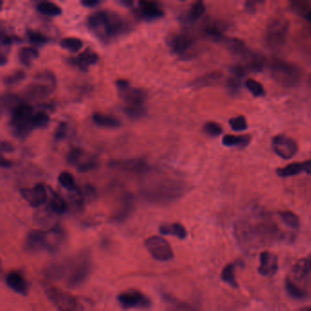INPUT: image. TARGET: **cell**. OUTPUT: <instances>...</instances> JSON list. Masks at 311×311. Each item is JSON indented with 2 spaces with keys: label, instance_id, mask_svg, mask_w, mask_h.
<instances>
[{
  "label": "cell",
  "instance_id": "1",
  "mask_svg": "<svg viewBox=\"0 0 311 311\" xmlns=\"http://www.w3.org/2000/svg\"><path fill=\"white\" fill-rule=\"evenodd\" d=\"M91 271V260L87 252L79 253L62 263L51 265L46 275L51 279L66 278L68 286L78 287L87 280Z\"/></svg>",
  "mask_w": 311,
  "mask_h": 311
},
{
  "label": "cell",
  "instance_id": "2",
  "mask_svg": "<svg viewBox=\"0 0 311 311\" xmlns=\"http://www.w3.org/2000/svg\"><path fill=\"white\" fill-rule=\"evenodd\" d=\"M88 29L103 41L120 36L130 30V25L117 13L100 10L91 14L87 19Z\"/></svg>",
  "mask_w": 311,
  "mask_h": 311
},
{
  "label": "cell",
  "instance_id": "3",
  "mask_svg": "<svg viewBox=\"0 0 311 311\" xmlns=\"http://www.w3.org/2000/svg\"><path fill=\"white\" fill-rule=\"evenodd\" d=\"M186 191L183 182L163 179L155 182L142 190L143 197L149 203L167 204L181 197Z\"/></svg>",
  "mask_w": 311,
  "mask_h": 311
},
{
  "label": "cell",
  "instance_id": "4",
  "mask_svg": "<svg viewBox=\"0 0 311 311\" xmlns=\"http://www.w3.org/2000/svg\"><path fill=\"white\" fill-rule=\"evenodd\" d=\"M64 240L65 232L59 225L50 230H33L26 238L25 249L29 252L54 253L60 249Z\"/></svg>",
  "mask_w": 311,
  "mask_h": 311
},
{
  "label": "cell",
  "instance_id": "5",
  "mask_svg": "<svg viewBox=\"0 0 311 311\" xmlns=\"http://www.w3.org/2000/svg\"><path fill=\"white\" fill-rule=\"evenodd\" d=\"M57 80L52 72L44 71L38 73L34 81L22 91V98L28 102H39L48 97L56 88Z\"/></svg>",
  "mask_w": 311,
  "mask_h": 311
},
{
  "label": "cell",
  "instance_id": "6",
  "mask_svg": "<svg viewBox=\"0 0 311 311\" xmlns=\"http://www.w3.org/2000/svg\"><path fill=\"white\" fill-rule=\"evenodd\" d=\"M269 70L272 78L282 87H294L300 81V71L285 60L278 59L271 60L269 64Z\"/></svg>",
  "mask_w": 311,
  "mask_h": 311
},
{
  "label": "cell",
  "instance_id": "7",
  "mask_svg": "<svg viewBox=\"0 0 311 311\" xmlns=\"http://www.w3.org/2000/svg\"><path fill=\"white\" fill-rule=\"evenodd\" d=\"M45 293L59 311H81V306L78 299L72 294L55 287H46Z\"/></svg>",
  "mask_w": 311,
  "mask_h": 311
},
{
  "label": "cell",
  "instance_id": "8",
  "mask_svg": "<svg viewBox=\"0 0 311 311\" xmlns=\"http://www.w3.org/2000/svg\"><path fill=\"white\" fill-rule=\"evenodd\" d=\"M289 23L285 18H274L270 21L265 35L267 45L271 48H280L287 39Z\"/></svg>",
  "mask_w": 311,
  "mask_h": 311
},
{
  "label": "cell",
  "instance_id": "9",
  "mask_svg": "<svg viewBox=\"0 0 311 311\" xmlns=\"http://www.w3.org/2000/svg\"><path fill=\"white\" fill-rule=\"evenodd\" d=\"M145 247L150 255L158 261L167 262L174 258L172 246L161 236H150L149 238L145 240Z\"/></svg>",
  "mask_w": 311,
  "mask_h": 311
},
{
  "label": "cell",
  "instance_id": "10",
  "mask_svg": "<svg viewBox=\"0 0 311 311\" xmlns=\"http://www.w3.org/2000/svg\"><path fill=\"white\" fill-rule=\"evenodd\" d=\"M118 302L124 310L141 309L147 310L152 307L151 299L136 289H130L120 293L118 296Z\"/></svg>",
  "mask_w": 311,
  "mask_h": 311
},
{
  "label": "cell",
  "instance_id": "11",
  "mask_svg": "<svg viewBox=\"0 0 311 311\" xmlns=\"http://www.w3.org/2000/svg\"><path fill=\"white\" fill-rule=\"evenodd\" d=\"M272 148L276 156L282 159L289 160L297 154L298 144L292 138L280 134L272 139Z\"/></svg>",
  "mask_w": 311,
  "mask_h": 311
},
{
  "label": "cell",
  "instance_id": "12",
  "mask_svg": "<svg viewBox=\"0 0 311 311\" xmlns=\"http://www.w3.org/2000/svg\"><path fill=\"white\" fill-rule=\"evenodd\" d=\"M167 45L170 50L175 55H185L194 45L193 37L186 33H175L168 37Z\"/></svg>",
  "mask_w": 311,
  "mask_h": 311
},
{
  "label": "cell",
  "instance_id": "13",
  "mask_svg": "<svg viewBox=\"0 0 311 311\" xmlns=\"http://www.w3.org/2000/svg\"><path fill=\"white\" fill-rule=\"evenodd\" d=\"M20 194L27 203L33 207H39L48 199V192L43 184H38L30 188H23Z\"/></svg>",
  "mask_w": 311,
  "mask_h": 311
},
{
  "label": "cell",
  "instance_id": "14",
  "mask_svg": "<svg viewBox=\"0 0 311 311\" xmlns=\"http://www.w3.org/2000/svg\"><path fill=\"white\" fill-rule=\"evenodd\" d=\"M109 165L111 167L120 169L126 172L132 173H145L149 171V165L144 159L133 158V159H126V160H116L110 162Z\"/></svg>",
  "mask_w": 311,
  "mask_h": 311
},
{
  "label": "cell",
  "instance_id": "15",
  "mask_svg": "<svg viewBox=\"0 0 311 311\" xmlns=\"http://www.w3.org/2000/svg\"><path fill=\"white\" fill-rule=\"evenodd\" d=\"M278 270V260L275 254L271 252L265 251L261 253L259 259L258 272L260 275L270 277L275 275Z\"/></svg>",
  "mask_w": 311,
  "mask_h": 311
},
{
  "label": "cell",
  "instance_id": "16",
  "mask_svg": "<svg viewBox=\"0 0 311 311\" xmlns=\"http://www.w3.org/2000/svg\"><path fill=\"white\" fill-rule=\"evenodd\" d=\"M99 55L95 51L88 48L77 57L71 58L69 60V63L72 64V66L77 67L81 72H88L89 68L92 65H95L99 61Z\"/></svg>",
  "mask_w": 311,
  "mask_h": 311
},
{
  "label": "cell",
  "instance_id": "17",
  "mask_svg": "<svg viewBox=\"0 0 311 311\" xmlns=\"http://www.w3.org/2000/svg\"><path fill=\"white\" fill-rule=\"evenodd\" d=\"M140 8L138 10V16L144 20L151 21L161 18L164 16V12L157 2L154 1H140Z\"/></svg>",
  "mask_w": 311,
  "mask_h": 311
},
{
  "label": "cell",
  "instance_id": "18",
  "mask_svg": "<svg viewBox=\"0 0 311 311\" xmlns=\"http://www.w3.org/2000/svg\"><path fill=\"white\" fill-rule=\"evenodd\" d=\"M5 281L7 287L16 293L26 296L29 292V283L26 280L24 275L18 271H11L6 274Z\"/></svg>",
  "mask_w": 311,
  "mask_h": 311
},
{
  "label": "cell",
  "instance_id": "19",
  "mask_svg": "<svg viewBox=\"0 0 311 311\" xmlns=\"http://www.w3.org/2000/svg\"><path fill=\"white\" fill-rule=\"evenodd\" d=\"M118 90L120 99L126 102V104H144L146 102L147 94L142 89L133 88L129 85L128 87Z\"/></svg>",
  "mask_w": 311,
  "mask_h": 311
},
{
  "label": "cell",
  "instance_id": "20",
  "mask_svg": "<svg viewBox=\"0 0 311 311\" xmlns=\"http://www.w3.org/2000/svg\"><path fill=\"white\" fill-rule=\"evenodd\" d=\"M49 193H50V200L48 203V210L50 213L57 216H61L65 214L67 211V203L64 199L60 196L56 192L48 187Z\"/></svg>",
  "mask_w": 311,
  "mask_h": 311
},
{
  "label": "cell",
  "instance_id": "21",
  "mask_svg": "<svg viewBox=\"0 0 311 311\" xmlns=\"http://www.w3.org/2000/svg\"><path fill=\"white\" fill-rule=\"evenodd\" d=\"M23 102H21V98L14 93L6 92L1 96L0 106L3 113L12 114L13 112Z\"/></svg>",
  "mask_w": 311,
  "mask_h": 311
},
{
  "label": "cell",
  "instance_id": "22",
  "mask_svg": "<svg viewBox=\"0 0 311 311\" xmlns=\"http://www.w3.org/2000/svg\"><path fill=\"white\" fill-rule=\"evenodd\" d=\"M221 78L222 74L220 72H211V73L205 74V75H203L199 78L194 79L191 83L189 84V87H191L192 89H194V90L202 89L204 87L214 85Z\"/></svg>",
  "mask_w": 311,
  "mask_h": 311
},
{
  "label": "cell",
  "instance_id": "23",
  "mask_svg": "<svg viewBox=\"0 0 311 311\" xmlns=\"http://www.w3.org/2000/svg\"><path fill=\"white\" fill-rule=\"evenodd\" d=\"M225 45L227 46L228 50L233 53V55L240 56L243 58H246L249 53L251 52L248 48H246L245 43L242 41L241 39H234V38H230L228 39L226 38V39L224 40Z\"/></svg>",
  "mask_w": 311,
  "mask_h": 311
},
{
  "label": "cell",
  "instance_id": "24",
  "mask_svg": "<svg viewBox=\"0 0 311 311\" xmlns=\"http://www.w3.org/2000/svg\"><path fill=\"white\" fill-rule=\"evenodd\" d=\"M92 120L95 123L96 125L100 126L102 128H109V129H114V128H118L121 125V122L120 120H118L117 118H115L114 116H110L103 114H93L92 116Z\"/></svg>",
  "mask_w": 311,
  "mask_h": 311
},
{
  "label": "cell",
  "instance_id": "25",
  "mask_svg": "<svg viewBox=\"0 0 311 311\" xmlns=\"http://www.w3.org/2000/svg\"><path fill=\"white\" fill-rule=\"evenodd\" d=\"M159 232L163 235H174L179 239H185L187 235L186 228L179 223L162 225L159 228Z\"/></svg>",
  "mask_w": 311,
  "mask_h": 311
},
{
  "label": "cell",
  "instance_id": "26",
  "mask_svg": "<svg viewBox=\"0 0 311 311\" xmlns=\"http://www.w3.org/2000/svg\"><path fill=\"white\" fill-rule=\"evenodd\" d=\"M251 137L249 135H232L227 134L223 137L222 144L228 147H241L245 148L250 144Z\"/></svg>",
  "mask_w": 311,
  "mask_h": 311
},
{
  "label": "cell",
  "instance_id": "27",
  "mask_svg": "<svg viewBox=\"0 0 311 311\" xmlns=\"http://www.w3.org/2000/svg\"><path fill=\"white\" fill-rule=\"evenodd\" d=\"M302 172L306 173L304 162H292V163L287 164L285 167L278 168L276 170V174L282 178H287V177L298 175Z\"/></svg>",
  "mask_w": 311,
  "mask_h": 311
},
{
  "label": "cell",
  "instance_id": "28",
  "mask_svg": "<svg viewBox=\"0 0 311 311\" xmlns=\"http://www.w3.org/2000/svg\"><path fill=\"white\" fill-rule=\"evenodd\" d=\"M39 53L38 49L33 47H23L18 51V58L19 62L26 67H29L32 64L34 60L39 58Z\"/></svg>",
  "mask_w": 311,
  "mask_h": 311
},
{
  "label": "cell",
  "instance_id": "29",
  "mask_svg": "<svg viewBox=\"0 0 311 311\" xmlns=\"http://www.w3.org/2000/svg\"><path fill=\"white\" fill-rule=\"evenodd\" d=\"M245 67L248 72H259L263 71L265 60L261 55L250 52L245 58Z\"/></svg>",
  "mask_w": 311,
  "mask_h": 311
},
{
  "label": "cell",
  "instance_id": "30",
  "mask_svg": "<svg viewBox=\"0 0 311 311\" xmlns=\"http://www.w3.org/2000/svg\"><path fill=\"white\" fill-rule=\"evenodd\" d=\"M36 7L39 12L48 17H57V16H60L62 13L60 6L49 1H41L37 5Z\"/></svg>",
  "mask_w": 311,
  "mask_h": 311
},
{
  "label": "cell",
  "instance_id": "31",
  "mask_svg": "<svg viewBox=\"0 0 311 311\" xmlns=\"http://www.w3.org/2000/svg\"><path fill=\"white\" fill-rule=\"evenodd\" d=\"M203 33L208 37L210 39L216 42H223L226 38L224 35V30L221 26L216 23H209L203 28Z\"/></svg>",
  "mask_w": 311,
  "mask_h": 311
},
{
  "label": "cell",
  "instance_id": "32",
  "mask_svg": "<svg viewBox=\"0 0 311 311\" xmlns=\"http://www.w3.org/2000/svg\"><path fill=\"white\" fill-rule=\"evenodd\" d=\"M133 208V200L131 194H127L122 200V203L118 213L115 216V220L118 222L123 221L131 214Z\"/></svg>",
  "mask_w": 311,
  "mask_h": 311
},
{
  "label": "cell",
  "instance_id": "33",
  "mask_svg": "<svg viewBox=\"0 0 311 311\" xmlns=\"http://www.w3.org/2000/svg\"><path fill=\"white\" fill-rule=\"evenodd\" d=\"M123 113L132 119H140L146 115L147 110L144 104H126Z\"/></svg>",
  "mask_w": 311,
  "mask_h": 311
},
{
  "label": "cell",
  "instance_id": "34",
  "mask_svg": "<svg viewBox=\"0 0 311 311\" xmlns=\"http://www.w3.org/2000/svg\"><path fill=\"white\" fill-rule=\"evenodd\" d=\"M205 12V6L202 1H196L193 4L188 15H187V21L190 23H194L198 19L202 18Z\"/></svg>",
  "mask_w": 311,
  "mask_h": 311
},
{
  "label": "cell",
  "instance_id": "35",
  "mask_svg": "<svg viewBox=\"0 0 311 311\" xmlns=\"http://www.w3.org/2000/svg\"><path fill=\"white\" fill-rule=\"evenodd\" d=\"M286 290L288 295L295 299H305L308 298V293L303 288L299 287L297 283L288 279L286 281Z\"/></svg>",
  "mask_w": 311,
  "mask_h": 311
},
{
  "label": "cell",
  "instance_id": "36",
  "mask_svg": "<svg viewBox=\"0 0 311 311\" xmlns=\"http://www.w3.org/2000/svg\"><path fill=\"white\" fill-rule=\"evenodd\" d=\"M58 181H59L60 186H62L63 188H65L68 191H77V186H76L74 176L70 172H67V171L61 172L59 174Z\"/></svg>",
  "mask_w": 311,
  "mask_h": 311
},
{
  "label": "cell",
  "instance_id": "37",
  "mask_svg": "<svg viewBox=\"0 0 311 311\" xmlns=\"http://www.w3.org/2000/svg\"><path fill=\"white\" fill-rule=\"evenodd\" d=\"M60 46L72 52H77L83 47V42L78 38H64L60 40Z\"/></svg>",
  "mask_w": 311,
  "mask_h": 311
},
{
  "label": "cell",
  "instance_id": "38",
  "mask_svg": "<svg viewBox=\"0 0 311 311\" xmlns=\"http://www.w3.org/2000/svg\"><path fill=\"white\" fill-rule=\"evenodd\" d=\"M221 278L223 281L233 287H237V282L234 275V266L233 264H228L222 270Z\"/></svg>",
  "mask_w": 311,
  "mask_h": 311
},
{
  "label": "cell",
  "instance_id": "39",
  "mask_svg": "<svg viewBox=\"0 0 311 311\" xmlns=\"http://www.w3.org/2000/svg\"><path fill=\"white\" fill-rule=\"evenodd\" d=\"M50 121L49 119V116L46 112H38L37 114H34L32 119H31V122H32V125L34 128H38V129H43L45 127H47Z\"/></svg>",
  "mask_w": 311,
  "mask_h": 311
},
{
  "label": "cell",
  "instance_id": "40",
  "mask_svg": "<svg viewBox=\"0 0 311 311\" xmlns=\"http://www.w3.org/2000/svg\"><path fill=\"white\" fill-rule=\"evenodd\" d=\"M245 87L255 97H262L266 93L263 85L253 78L246 79Z\"/></svg>",
  "mask_w": 311,
  "mask_h": 311
},
{
  "label": "cell",
  "instance_id": "41",
  "mask_svg": "<svg viewBox=\"0 0 311 311\" xmlns=\"http://www.w3.org/2000/svg\"><path fill=\"white\" fill-rule=\"evenodd\" d=\"M26 78V73L23 71H16L3 78V82L6 86H14L20 83Z\"/></svg>",
  "mask_w": 311,
  "mask_h": 311
},
{
  "label": "cell",
  "instance_id": "42",
  "mask_svg": "<svg viewBox=\"0 0 311 311\" xmlns=\"http://www.w3.org/2000/svg\"><path fill=\"white\" fill-rule=\"evenodd\" d=\"M280 217H281L282 221L284 222L286 225H287L289 228H298L299 227V216L296 214H294L291 211H283L279 213Z\"/></svg>",
  "mask_w": 311,
  "mask_h": 311
},
{
  "label": "cell",
  "instance_id": "43",
  "mask_svg": "<svg viewBox=\"0 0 311 311\" xmlns=\"http://www.w3.org/2000/svg\"><path fill=\"white\" fill-rule=\"evenodd\" d=\"M27 34H28V38H29L30 41L32 44H34V45L41 46V45H44V44H46V43H48L49 41L48 37L42 34L41 32H39V31L29 30Z\"/></svg>",
  "mask_w": 311,
  "mask_h": 311
},
{
  "label": "cell",
  "instance_id": "44",
  "mask_svg": "<svg viewBox=\"0 0 311 311\" xmlns=\"http://www.w3.org/2000/svg\"><path fill=\"white\" fill-rule=\"evenodd\" d=\"M84 152L82 149L78 148V147H73L68 154L67 156V162L70 164H74V165H78L81 157L83 156Z\"/></svg>",
  "mask_w": 311,
  "mask_h": 311
},
{
  "label": "cell",
  "instance_id": "45",
  "mask_svg": "<svg viewBox=\"0 0 311 311\" xmlns=\"http://www.w3.org/2000/svg\"><path fill=\"white\" fill-rule=\"evenodd\" d=\"M229 125L235 132H242L247 129V122L244 116H237L229 120Z\"/></svg>",
  "mask_w": 311,
  "mask_h": 311
},
{
  "label": "cell",
  "instance_id": "46",
  "mask_svg": "<svg viewBox=\"0 0 311 311\" xmlns=\"http://www.w3.org/2000/svg\"><path fill=\"white\" fill-rule=\"evenodd\" d=\"M203 131L206 134H208L209 136L217 137V136L221 135L222 132H223V129H222L221 126L219 125L218 123L209 121V122L205 123V125L203 127Z\"/></svg>",
  "mask_w": 311,
  "mask_h": 311
},
{
  "label": "cell",
  "instance_id": "47",
  "mask_svg": "<svg viewBox=\"0 0 311 311\" xmlns=\"http://www.w3.org/2000/svg\"><path fill=\"white\" fill-rule=\"evenodd\" d=\"M68 129L69 128H68V124L66 122H64V121L60 122L54 132L55 141L64 140L66 138L67 133H68Z\"/></svg>",
  "mask_w": 311,
  "mask_h": 311
},
{
  "label": "cell",
  "instance_id": "48",
  "mask_svg": "<svg viewBox=\"0 0 311 311\" xmlns=\"http://www.w3.org/2000/svg\"><path fill=\"white\" fill-rule=\"evenodd\" d=\"M96 167H97V162L95 160H89L78 164V170L81 173H86L95 169Z\"/></svg>",
  "mask_w": 311,
  "mask_h": 311
},
{
  "label": "cell",
  "instance_id": "49",
  "mask_svg": "<svg viewBox=\"0 0 311 311\" xmlns=\"http://www.w3.org/2000/svg\"><path fill=\"white\" fill-rule=\"evenodd\" d=\"M240 79L241 78L233 77L228 80V86L230 91H232L233 93H236L240 89Z\"/></svg>",
  "mask_w": 311,
  "mask_h": 311
},
{
  "label": "cell",
  "instance_id": "50",
  "mask_svg": "<svg viewBox=\"0 0 311 311\" xmlns=\"http://www.w3.org/2000/svg\"><path fill=\"white\" fill-rule=\"evenodd\" d=\"M13 42H14L13 37L9 36L7 34H4V32L2 31V33H1V45L5 46V47H8V46L12 45Z\"/></svg>",
  "mask_w": 311,
  "mask_h": 311
},
{
  "label": "cell",
  "instance_id": "51",
  "mask_svg": "<svg viewBox=\"0 0 311 311\" xmlns=\"http://www.w3.org/2000/svg\"><path fill=\"white\" fill-rule=\"evenodd\" d=\"M0 148H1V153H12L15 150L13 144L7 141H2L0 144Z\"/></svg>",
  "mask_w": 311,
  "mask_h": 311
},
{
  "label": "cell",
  "instance_id": "52",
  "mask_svg": "<svg viewBox=\"0 0 311 311\" xmlns=\"http://www.w3.org/2000/svg\"><path fill=\"white\" fill-rule=\"evenodd\" d=\"M101 4V1L99 0H82L81 1V5L86 7H94Z\"/></svg>",
  "mask_w": 311,
  "mask_h": 311
},
{
  "label": "cell",
  "instance_id": "53",
  "mask_svg": "<svg viewBox=\"0 0 311 311\" xmlns=\"http://www.w3.org/2000/svg\"><path fill=\"white\" fill-rule=\"evenodd\" d=\"M0 165L1 167L6 169V168H10L13 165V162L10 160H7L6 158H4L3 156H1V161H0Z\"/></svg>",
  "mask_w": 311,
  "mask_h": 311
},
{
  "label": "cell",
  "instance_id": "54",
  "mask_svg": "<svg viewBox=\"0 0 311 311\" xmlns=\"http://www.w3.org/2000/svg\"><path fill=\"white\" fill-rule=\"evenodd\" d=\"M255 9H256V6H255V4H254L253 2H246V4H245V10H246L247 12L253 13L255 11Z\"/></svg>",
  "mask_w": 311,
  "mask_h": 311
},
{
  "label": "cell",
  "instance_id": "55",
  "mask_svg": "<svg viewBox=\"0 0 311 311\" xmlns=\"http://www.w3.org/2000/svg\"><path fill=\"white\" fill-rule=\"evenodd\" d=\"M306 174H311V159L306 161Z\"/></svg>",
  "mask_w": 311,
  "mask_h": 311
},
{
  "label": "cell",
  "instance_id": "56",
  "mask_svg": "<svg viewBox=\"0 0 311 311\" xmlns=\"http://www.w3.org/2000/svg\"><path fill=\"white\" fill-rule=\"evenodd\" d=\"M120 4L126 6H132L133 5V1L132 0H121L120 1Z\"/></svg>",
  "mask_w": 311,
  "mask_h": 311
},
{
  "label": "cell",
  "instance_id": "57",
  "mask_svg": "<svg viewBox=\"0 0 311 311\" xmlns=\"http://www.w3.org/2000/svg\"><path fill=\"white\" fill-rule=\"evenodd\" d=\"M6 62H7V59H6V56L3 54V53H1V55H0V64H1L2 66H4Z\"/></svg>",
  "mask_w": 311,
  "mask_h": 311
},
{
  "label": "cell",
  "instance_id": "58",
  "mask_svg": "<svg viewBox=\"0 0 311 311\" xmlns=\"http://www.w3.org/2000/svg\"><path fill=\"white\" fill-rule=\"evenodd\" d=\"M304 17H305L307 20H309L310 22H311V10H307V11L304 13Z\"/></svg>",
  "mask_w": 311,
  "mask_h": 311
},
{
  "label": "cell",
  "instance_id": "59",
  "mask_svg": "<svg viewBox=\"0 0 311 311\" xmlns=\"http://www.w3.org/2000/svg\"><path fill=\"white\" fill-rule=\"evenodd\" d=\"M309 259H310V283H311V255L309 256Z\"/></svg>",
  "mask_w": 311,
  "mask_h": 311
},
{
  "label": "cell",
  "instance_id": "60",
  "mask_svg": "<svg viewBox=\"0 0 311 311\" xmlns=\"http://www.w3.org/2000/svg\"><path fill=\"white\" fill-rule=\"evenodd\" d=\"M304 311H311V308H310V309H307V310H305Z\"/></svg>",
  "mask_w": 311,
  "mask_h": 311
}]
</instances>
